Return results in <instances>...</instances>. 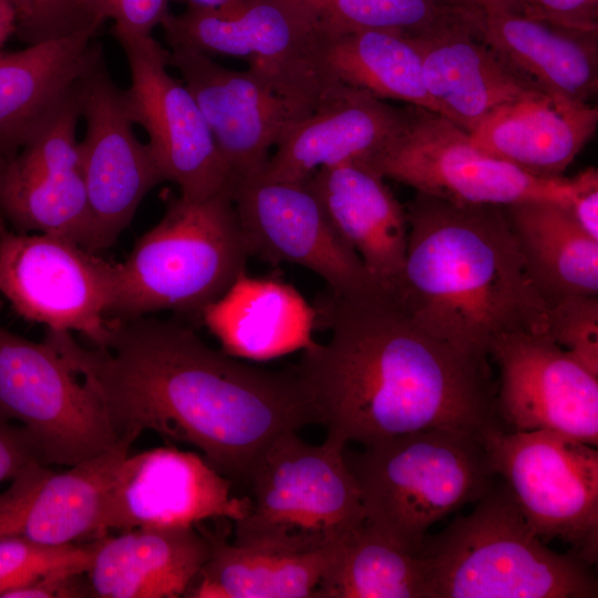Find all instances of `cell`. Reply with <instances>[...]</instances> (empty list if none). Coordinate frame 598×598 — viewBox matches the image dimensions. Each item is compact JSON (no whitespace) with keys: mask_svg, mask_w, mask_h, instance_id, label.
<instances>
[{"mask_svg":"<svg viewBox=\"0 0 598 598\" xmlns=\"http://www.w3.org/2000/svg\"><path fill=\"white\" fill-rule=\"evenodd\" d=\"M110 319L102 347L49 329L44 340L97 396L118 441L132 445L153 431L194 445L231 482L248 483L274 440L318 424L295 370L237 361L173 320Z\"/></svg>","mask_w":598,"mask_h":598,"instance_id":"1","label":"cell"},{"mask_svg":"<svg viewBox=\"0 0 598 598\" xmlns=\"http://www.w3.org/2000/svg\"><path fill=\"white\" fill-rule=\"evenodd\" d=\"M316 308L330 337L303 348L295 371L327 436L363 446L419 431L503 426L488 359L430 334L391 289L327 288Z\"/></svg>","mask_w":598,"mask_h":598,"instance_id":"2","label":"cell"},{"mask_svg":"<svg viewBox=\"0 0 598 598\" xmlns=\"http://www.w3.org/2000/svg\"><path fill=\"white\" fill-rule=\"evenodd\" d=\"M405 212L408 247L393 292L424 330L483 359L505 334L547 333L548 306L504 207L415 192Z\"/></svg>","mask_w":598,"mask_h":598,"instance_id":"3","label":"cell"},{"mask_svg":"<svg viewBox=\"0 0 598 598\" xmlns=\"http://www.w3.org/2000/svg\"><path fill=\"white\" fill-rule=\"evenodd\" d=\"M475 503L424 539L431 598L598 597L590 565L550 549L499 476Z\"/></svg>","mask_w":598,"mask_h":598,"instance_id":"4","label":"cell"},{"mask_svg":"<svg viewBox=\"0 0 598 598\" xmlns=\"http://www.w3.org/2000/svg\"><path fill=\"white\" fill-rule=\"evenodd\" d=\"M249 256L231 192L172 198L162 219L116 262L109 318L161 310L202 317L244 276Z\"/></svg>","mask_w":598,"mask_h":598,"instance_id":"5","label":"cell"},{"mask_svg":"<svg viewBox=\"0 0 598 598\" xmlns=\"http://www.w3.org/2000/svg\"><path fill=\"white\" fill-rule=\"evenodd\" d=\"M484 432L419 431L363 445L354 454L344 450L365 520L420 555L431 526L475 503L497 478Z\"/></svg>","mask_w":598,"mask_h":598,"instance_id":"6","label":"cell"},{"mask_svg":"<svg viewBox=\"0 0 598 598\" xmlns=\"http://www.w3.org/2000/svg\"><path fill=\"white\" fill-rule=\"evenodd\" d=\"M347 444L319 445L298 432L279 435L254 466L249 512L234 522V543L279 553H311L343 543L365 522Z\"/></svg>","mask_w":598,"mask_h":598,"instance_id":"7","label":"cell"},{"mask_svg":"<svg viewBox=\"0 0 598 598\" xmlns=\"http://www.w3.org/2000/svg\"><path fill=\"white\" fill-rule=\"evenodd\" d=\"M171 48L241 59L301 116L341 83L328 61V43L308 0H236L205 11L186 8L162 22Z\"/></svg>","mask_w":598,"mask_h":598,"instance_id":"8","label":"cell"},{"mask_svg":"<svg viewBox=\"0 0 598 598\" xmlns=\"http://www.w3.org/2000/svg\"><path fill=\"white\" fill-rule=\"evenodd\" d=\"M404 110L400 132L368 166L415 192L466 205L547 200L569 206L598 185L596 168L573 178L536 176L480 148L443 115L413 105Z\"/></svg>","mask_w":598,"mask_h":598,"instance_id":"9","label":"cell"},{"mask_svg":"<svg viewBox=\"0 0 598 598\" xmlns=\"http://www.w3.org/2000/svg\"><path fill=\"white\" fill-rule=\"evenodd\" d=\"M484 441L494 472L545 543L558 538L588 565L598 551V451L553 431L492 426Z\"/></svg>","mask_w":598,"mask_h":598,"instance_id":"10","label":"cell"},{"mask_svg":"<svg viewBox=\"0 0 598 598\" xmlns=\"http://www.w3.org/2000/svg\"><path fill=\"white\" fill-rule=\"evenodd\" d=\"M0 414L29 432L45 465L74 466L120 442L97 396L49 342L2 326Z\"/></svg>","mask_w":598,"mask_h":598,"instance_id":"11","label":"cell"},{"mask_svg":"<svg viewBox=\"0 0 598 598\" xmlns=\"http://www.w3.org/2000/svg\"><path fill=\"white\" fill-rule=\"evenodd\" d=\"M116 262L53 235L19 233L0 216V295L21 318L79 332L90 346L109 336Z\"/></svg>","mask_w":598,"mask_h":598,"instance_id":"12","label":"cell"},{"mask_svg":"<svg viewBox=\"0 0 598 598\" xmlns=\"http://www.w3.org/2000/svg\"><path fill=\"white\" fill-rule=\"evenodd\" d=\"M113 35L131 72V85L123 90L127 113L147 133L164 179L193 202L231 192V176L194 96L168 72V50L152 34Z\"/></svg>","mask_w":598,"mask_h":598,"instance_id":"13","label":"cell"},{"mask_svg":"<svg viewBox=\"0 0 598 598\" xmlns=\"http://www.w3.org/2000/svg\"><path fill=\"white\" fill-rule=\"evenodd\" d=\"M231 197L249 256L302 266L337 293L378 283L337 233L307 182L259 174L234 181Z\"/></svg>","mask_w":598,"mask_h":598,"instance_id":"14","label":"cell"},{"mask_svg":"<svg viewBox=\"0 0 598 598\" xmlns=\"http://www.w3.org/2000/svg\"><path fill=\"white\" fill-rule=\"evenodd\" d=\"M79 142L81 167L92 217L89 251L110 248L131 223L148 192L165 182L148 144L134 134L124 101L101 59L82 79Z\"/></svg>","mask_w":598,"mask_h":598,"instance_id":"15","label":"cell"},{"mask_svg":"<svg viewBox=\"0 0 598 598\" xmlns=\"http://www.w3.org/2000/svg\"><path fill=\"white\" fill-rule=\"evenodd\" d=\"M80 117L76 90L11 157L0 183V216L19 233L59 236L89 250L92 217L76 140Z\"/></svg>","mask_w":598,"mask_h":598,"instance_id":"16","label":"cell"},{"mask_svg":"<svg viewBox=\"0 0 598 598\" xmlns=\"http://www.w3.org/2000/svg\"><path fill=\"white\" fill-rule=\"evenodd\" d=\"M489 358L499 370L496 411L513 431L546 430L598 444V377L547 333L498 338Z\"/></svg>","mask_w":598,"mask_h":598,"instance_id":"17","label":"cell"},{"mask_svg":"<svg viewBox=\"0 0 598 598\" xmlns=\"http://www.w3.org/2000/svg\"><path fill=\"white\" fill-rule=\"evenodd\" d=\"M231 486L194 452L165 446L128 454L107 496L102 536L137 527L197 526L215 518L234 523L249 512L251 501L236 496Z\"/></svg>","mask_w":598,"mask_h":598,"instance_id":"18","label":"cell"},{"mask_svg":"<svg viewBox=\"0 0 598 598\" xmlns=\"http://www.w3.org/2000/svg\"><path fill=\"white\" fill-rule=\"evenodd\" d=\"M167 62L194 96L233 182L261 174L271 147L302 120L249 70L228 69L185 47L171 48Z\"/></svg>","mask_w":598,"mask_h":598,"instance_id":"19","label":"cell"},{"mask_svg":"<svg viewBox=\"0 0 598 598\" xmlns=\"http://www.w3.org/2000/svg\"><path fill=\"white\" fill-rule=\"evenodd\" d=\"M130 446L120 441L65 472H54L40 461L29 463L0 494V538L44 545L100 538L107 496Z\"/></svg>","mask_w":598,"mask_h":598,"instance_id":"20","label":"cell"},{"mask_svg":"<svg viewBox=\"0 0 598 598\" xmlns=\"http://www.w3.org/2000/svg\"><path fill=\"white\" fill-rule=\"evenodd\" d=\"M410 38L420 53L431 97L444 117L466 132L499 106L549 97L485 43L478 31V12Z\"/></svg>","mask_w":598,"mask_h":598,"instance_id":"21","label":"cell"},{"mask_svg":"<svg viewBox=\"0 0 598 598\" xmlns=\"http://www.w3.org/2000/svg\"><path fill=\"white\" fill-rule=\"evenodd\" d=\"M404 117V107L341 82L290 128L261 174L278 181L306 182L323 167L368 165L400 132Z\"/></svg>","mask_w":598,"mask_h":598,"instance_id":"22","label":"cell"},{"mask_svg":"<svg viewBox=\"0 0 598 598\" xmlns=\"http://www.w3.org/2000/svg\"><path fill=\"white\" fill-rule=\"evenodd\" d=\"M485 43L554 102L588 103L598 90V30L556 24L511 10L478 12Z\"/></svg>","mask_w":598,"mask_h":598,"instance_id":"23","label":"cell"},{"mask_svg":"<svg viewBox=\"0 0 598 598\" xmlns=\"http://www.w3.org/2000/svg\"><path fill=\"white\" fill-rule=\"evenodd\" d=\"M306 182L372 279L394 291L404 266L409 224L405 207L384 177L365 164L346 163L320 168Z\"/></svg>","mask_w":598,"mask_h":598,"instance_id":"24","label":"cell"},{"mask_svg":"<svg viewBox=\"0 0 598 598\" xmlns=\"http://www.w3.org/2000/svg\"><path fill=\"white\" fill-rule=\"evenodd\" d=\"M197 526L137 527L94 539L85 577L91 597L185 596L209 556Z\"/></svg>","mask_w":598,"mask_h":598,"instance_id":"25","label":"cell"},{"mask_svg":"<svg viewBox=\"0 0 598 598\" xmlns=\"http://www.w3.org/2000/svg\"><path fill=\"white\" fill-rule=\"evenodd\" d=\"M100 27L0 50V150L16 155L37 127L72 93L102 59L93 40Z\"/></svg>","mask_w":598,"mask_h":598,"instance_id":"26","label":"cell"},{"mask_svg":"<svg viewBox=\"0 0 598 598\" xmlns=\"http://www.w3.org/2000/svg\"><path fill=\"white\" fill-rule=\"evenodd\" d=\"M598 124L589 103L550 97L499 106L471 132V141L493 156L540 177H563Z\"/></svg>","mask_w":598,"mask_h":598,"instance_id":"27","label":"cell"},{"mask_svg":"<svg viewBox=\"0 0 598 598\" xmlns=\"http://www.w3.org/2000/svg\"><path fill=\"white\" fill-rule=\"evenodd\" d=\"M527 272L543 299L598 295V240L576 223L569 206L532 200L505 206Z\"/></svg>","mask_w":598,"mask_h":598,"instance_id":"28","label":"cell"},{"mask_svg":"<svg viewBox=\"0 0 598 598\" xmlns=\"http://www.w3.org/2000/svg\"><path fill=\"white\" fill-rule=\"evenodd\" d=\"M209 556L187 589L193 598H315L334 548L279 553L236 545L204 532Z\"/></svg>","mask_w":598,"mask_h":598,"instance_id":"29","label":"cell"},{"mask_svg":"<svg viewBox=\"0 0 598 598\" xmlns=\"http://www.w3.org/2000/svg\"><path fill=\"white\" fill-rule=\"evenodd\" d=\"M315 598H431L427 561L365 520L334 549Z\"/></svg>","mask_w":598,"mask_h":598,"instance_id":"30","label":"cell"},{"mask_svg":"<svg viewBox=\"0 0 598 598\" xmlns=\"http://www.w3.org/2000/svg\"><path fill=\"white\" fill-rule=\"evenodd\" d=\"M328 61L340 82L443 115L424 84L420 53L403 32L368 30L329 39Z\"/></svg>","mask_w":598,"mask_h":598,"instance_id":"31","label":"cell"},{"mask_svg":"<svg viewBox=\"0 0 598 598\" xmlns=\"http://www.w3.org/2000/svg\"><path fill=\"white\" fill-rule=\"evenodd\" d=\"M313 7L328 39L368 30L415 35L473 17L477 11L447 0H315Z\"/></svg>","mask_w":598,"mask_h":598,"instance_id":"32","label":"cell"},{"mask_svg":"<svg viewBox=\"0 0 598 598\" xmlns=\"http://www.w3.org/2000/svg\"><path fill=\"white\" fill-rule=\"evenodd\" d=\"M93 550L94 539L44 545L19 537L0 538V598L59 569L86 571Z\"/></svg>","mask_w":598,"mask_h":598,"instance_id":"33","label":"cell"},{"mask_svg":"<svg viewBox=\"0 0 598 598\" xmlns=\"http://www.w3.org/2000/svg\"><path fill=\"white\" fill-rule=\"evenodd\" d=\"M547 334L598 377V296H570L548 306Z\"/></svg>","mask_w":598,"mask_h":598,"instance_id":"34","label":"cell"},{"mask_svg":"<svg viewBox=\"0 0 598 598\" xmlns=\"http://www.w3.org/2000/svg\"><path fill=\"white\" fill-rule=\"evenodd\" d=\"M17 12V32L29 44L64 37L92 25L80 0H8Z\"/></svg>","mask_w":598,"mask_h":598,"instance_id":"35","label":"cell"},{"mask_svg":"<svg viewBox=\"0 0 598 598\" xmlns=\"http://www.w3.org/2000/svg\"><path fill=\"white\" fill-rule=\"evenodd\" d=\"M86 14L102 24L113 20L112 32L152 34L168 12V0H80Z\"/></svg>","mask_w":598,"mask_h":598,"instance_id":"36","label":"cell"},{"mask_svg":"<svg viewBox=\"0 0 598 598\" xmlns=\"http://www.w3.org/2000/svg\"><path fill=\"white\" fill-rule=\"evenodd\" d=\"M517 12L569 28L598 30V0H519Z\"/></svg>","mask_w":598,"mask_h":598,"instance_id":"37","label":"cell"},{"mask_svg":"<svg viewBox=\"0 0 598 598\" xmlns=\"http://www.w3.org/2000/svg\"><path fill=\"white\" fill-rule=\"evenodd\" d=\"M33 461L41 462L38 447L29 432L0 414V482L12 480Z\"/></svg>","mask_w":598,"mask_h":598,"instance_id":"38","label":"cell"},{"mask_svg":"<svg viewBox=\"0 0 598 598\" xmlns=\"http://www.w3.org/2000/svg\"><path fill=\"white\" fill-rule=\"evenodd\" d=\"M69 598L91 597L85 571L59 569L31 584L12 589L2 598Z\"/></svg>","mask_w":598,"mask_h":598,"instance_id":"39","label":"cell"},{"mask_svg":"<svg viewBox=\"0 0 598 598\" xmlns=\"http://www.w3.org/2000/svg\"><path fill=\"white\" fill-rule=\"evenodd\" d=\"M569 209L579 227L598 240V185L579 193Z\"/></svg>","mask_w":598,"mask_h":598,"instance_id":"40","label":"cell"},{"mask_svg":"<svg viewBox=\"0 0 598 598\" xmlns=\"http://www.w3.org/2000/svg\"><path fill=\"white\" fill-rule=\"evenodd\" d=\"M454 4L465 7L478 12L491 10L518 11L519 0H447Z\"/></svg>","mask_w":598,"mask_h":598,"instance_id":"41","label":"cell"},{"mask_svg":"<svg viewBox=\"0 0 598 598\" xmlns=\"http://www.w3.org/2000/svg\"><path fill=\"white\" fill-rule=\"evenodd\" d=\"M17 12L8 0H0V50L10 35L17 31Z\"/></svg>","mask_w":598,"mask_h":598,"instance_id":"42","label":"cell"},{"mask_svg":"<svg viewBox=\"0 0 598 598\" xmlns=\"http://www.w3.org/2000/svg\"><path fill=\"white\" fill-rule=\"evenodd\" d=\"M186 8L216 11L230 6L236 0H185Z\"/></svg>","mask_w":598,"mask_h":598,"instance_id":"43","label":"cell"},{"mask_svg":"<svg viewBox=\"0 0 598 598\" xmlns=\"http://www.w3.org/2000/svg\"><path fill=\"white\" fill-rule=\"evenodd\" d=\"M11 157L0 150V183Z\"/></svg>","mask_w":598,"mask_h":598,"instance_id":"44","label":"cell"},{"mask_svg":"<svg viewBox=\"0 0 598 598\" xmlns=\"http://www.w3.org/2000/svg\"><path fill=\"white\" fill-rule=\"evenodd\" d=\"M308 1H315V0H308Z\"/></svg>","mask_w":598,"mask_h":598,"instance_id":"45","label":"cell"}]
</instances>
